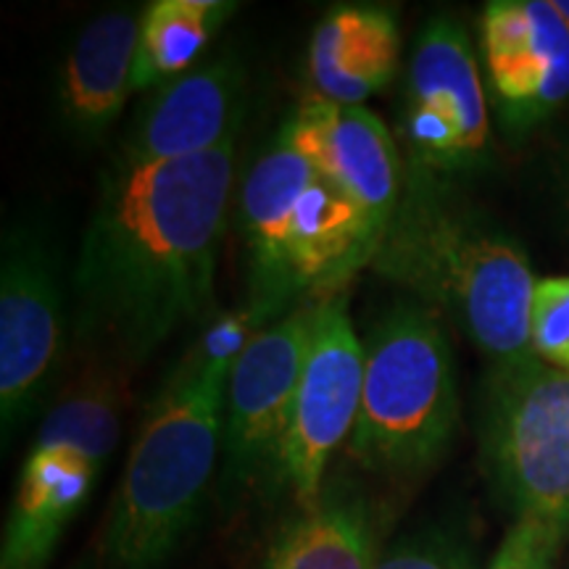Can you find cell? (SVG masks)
Returning a JSON list of instances; mask_svg holds the SVG:
<instances>
[{
	"instance_id": "cell-16",
	"label": "cell",
	"mask_w": 569,
	"mask_h": 569,
	"mask_svg": "<svg viewBox=\"0 0 569 569\" xmlns=\"http://www.w3.org/2000/svg\"><path fill=\"white\" fill-rule=\"evenodd\" d=\"M382 522V509L359 482L332 478L315 503L280 522L261 569H375Z\"/></svg>"
},
{
	"instance_id": "cell-15",
	"label": "cell",
	"mask_w": 569,
	"mask_h": 569,
	"mask_svg": "<svg viewBox=\"0 0 569 569\" xmlns=\"http://www.w3.org/2000/svg\"><path fill=\"white\" fill-rule=\"evenodd\" d=\"M142 9L111 6L71 34L53 71V113L59 130L77 146L109 138L134 96Z\"/></svg>"
},
{
	"instance_id": "cell-3",
	"label": "cell",
	"mask_w": 569,
	"mask_h": 569,
	"mask_svg": "<svg viewBox=\"0 0 569 569\" xmlns=\"http://www.w3.org/2000/svg\"><path fill=\"white\" fill-rule=\"evenodd\" d=\"M369 267L465 336L490 367L536 359L530 256L451 177L403 163L401 198Z\"/></svg>"
},
{
	"instance_id": "cell-1",
	"label": "cell",
	"mask_w": 569,
	"mask_h": 569,
	"mask_svg": "<svg viewBox=\"0 0 569 569\" xmlns=\"http://www.w3.org/2000/svg\"><path fill=\"white\" fill-rule=\"evenodd\" d=\"M238 140L184 161H109L69 269L71 348L127 372L217 309Z\"/></svg>"
},
{
	"instance_id": "cell-23",
	"label": "cell",
	"mask_w": 569,
	"mask_h": 569,
	"mask_svg": "<svg viewBox=\"0 0 569 569\" xmlns=\"http://www.w3.org/2000/svg\"><path fill=\"white\" fill-rule=\"evenodd\" d=\"M553 6H557V11H559V17L567 21V27H569V0H553Z\"/></svg>"
},
{
	"instance_id": "cell-10",
	"label": "cell",
	"mask_w": 569,
	"mask_h": 569,
	"mask_svg": "<svg viewBox=\"0 0 569 569\" xmlns=\"http://www.w3.org/2000/svg\"><path fill=\"white\" fill-rule=\"evenodd\" d=\"M315 303L259 330L234 356L224 393L219 501L238 503L256 490H277Z\"/></svg>"
},
{
	"instance_id": "cell-22",
	"label": "cell",
	"mask_w": 569,
	"mask_h": 569,
	"mask_svg": "<svg viewBox=\"0 0 569 569\" xmlns=\"http://www.w3.org/2000/svg\"><path fill=\"white\" fill-rule=\"evenodd\" d=\"M549 190L561 222H565L569 230V132L565 134V140L553 148L549 159Z\"/></svg>"
},
{
	"instance_id": "cell-5",
	"label": "cell",
	"mask_w": 569,
	"mask_h": 569,
	"mask_svg": "<svg viewBox=\"0 0 569 569\" xmlns=\"http://www.w3.org/2000/svg\"><path fill=\"white\" fill-rule=\"evenodd\" d=\"M461 417L451 332L401 298L365 338V388L348 451L365 469L411 482L453 443Z\"/></svg>"
},
{
	"instance_id": "cell-19",
	"label": "cell",
	"mask_w": 569,
	"mask_h": 569,
	"mask_svg": "<svg viewBox=\"0 0 569 569\" xmlns=\"http://www.w3.org/2000/svg\"><path fill=\"white\" fill-rule=\"evenodd\" d=\"M375 569H480L472 546L448 525H425L382 549Z\"/></svg>"
},
{
	"instance_id": "cell-7",
	"label": "cell",
	"mask_w": 569,
	"mask_h": 569,
	"mask_svg": "<svg viewBox=\"0 0 569 569\" xmlns=\"http://www.w3.org/2000/svg\"><path fill=\"white\" fill-rule=\"evenodd\" d=\"M71 293L51 224L13 217L0 238V436L3 451L42 419L67 380Z\"/></svg>"
},
{
	"instance_id": "cell-13",
	"label": "cell",
	"mask_w": 569,
	"mask_h": 569,
	"mask_svg": "<svg viewBox=\"0 0 569 569\" xmlns=\"http://www.w3.org/2000/svg\"><path fill=\"white\" fill-rule=\"evenodd\" d=\"M248 67L232 46L206 53L177 80L140 96L111 161L127 167L184 161L240 138Z\"/></svg>"
},
{
	"instance_id": "cell-17",
	"label": "cell",
	"mask_w": 569,
	"mask_h": 569,
	"mask_svg": "<svg viewBox=\"0 0 569 569\" xmlns=\"http://www.w3.org/2000/svg\"><path fill=\"white\" fill-rule=\"evenodd\" d=\"M401 61L398 13L386 6H338L315 27L306 53L311 96L361 106L388 88Z\"/></svg>"
},
{
	"instance_id": "cell-4",
	"label": "cell",
	"mask_w": 569,
	"mask_h": 569,
	"mask_svg": "<svg viewBox=\"0 0 569 569\" xmlns=\"http://www.w3.org/2000/svg\"><path fill=\"white\" fill-rule=\"evenodd\" d=\"M246 248L243 309L264 330L298 306L343 293L348 280L372 264L380 234L282 138L246 169L238 193Z\"/></svg>"
},
{
	"instance_id": "cell-12",
	"label": "cell",
	"mask_w": 569,
	"mask_h": 569,
	"mask_svg": "<svg viewBox=\"0 0 569 569\" xmlns=\"http://www.w3.org/2000/svg\"><path fill=\"white\" fill-rule=\"evenodd\" d=\"M490 113L522 140L569 103V27L553 0H493L480 17Z\"/></svg>"
},
{
	"instance_id": "cell-6",
	"label": "cell",
	"mask_w": 569,
	"mask_h": 569,
	"mask_svg": "<svg viewBox=\"0 0 569 569\" xmlns=\"http://www.w3.org/2000/svg\"><path fill=\"white\" fill-rule=\"evenodd\" d=\"M130 375L103 361H80L77 372L67 375L21 465L0 569H46L53 559L122 438L132 403Z\"/></svg>"
},
{
	"instance_id": "cell-9",
	"label": "cell",
	"mask_w": 569,
	"mask_h": 569,
	"mask_svg": "<svg viewBox=\"0 0 569 569\" xmlns=\"http://www.w3.org/2000/svg\"><path fill=\"white\" fill-rule=\"evenodd\" d=\"M396 140L403 163L457 180L490 159V101L465 24L436 17L417 34L403 71Z\"/></svg>"
},
{
	"instance_id": "cell-20",
	"label": "cell",
	"mask_w": 569,
	"mask_h": 569,
	"mask_svg": "<svg viewBox=\"0 0 569 569\" xmlns=\"http://www.w3.org/2000/svg\"><path fill=\"white\" fill-rule=\"evenodd\" d=\"M530 346L536 359L569 372V274L536 282L530 303Z\"/></svg>"
},
{
	"instance_id": "cell-24",
	"label": "cell",
	"mask_w": 569,
	"mask_h": 569,
	"mask_svg": "<svg viewBox=\"0 0 569 569\" xmlns=\"http://www.w3.org/2000/svg\"><path fill=\"white\" fill-rule=\"evenodd\" d=\"M71 569H88V565H80V567H71Z\"/></svg>"
},
{
	"instance_id": "cell-2",
	"label": "cell",
	"mask_w": 569,
	"mask_h": 569,
	"mask_svg": "<svg viewBox=\"0 0 569 569\" xmlns=\"http://www.w3.org/2000/svg\"><path fill=\"white\" fill-rule=\"evenodd\" d=\"M256 332L246 309L213 319L142 411L98 540L101 569H163L196 530L222 472L227 377Z\"/></svg>"
},
{
	"instance_id": "cell-8",
	"label": "cell",
	"mask_w": 569,
	"mask_h": 569,
	"mask_svg": "<svg viewBox=\"0 0 569 569\" xmlns=\"http://www.w3.org/2000/svg\"><path fill=\"white\" fill-rule=\"evenodd\" d=\"M480 451L498 498L517 519L569 528V372L540 359L490 367Z\"/></svg>"
},
{
	"instance_id": "cell-21",
	"label": "cell",
	"mask_w": 569,
	"mask_h": 569,
	"mask_svg": "<svg viewBox=\"0 0 569 569\" xmlns=\"http://www.w3.org/2000/svg\"><path fill=\"white\" fill-rule=\"evenodd\" d=\"M567 532L546 519H517L488 569H553Z\"/></svg>"
},
{
	"instance_id": "cell-18",
	"label": "cell",
	"mask_w": 569,
	"mask_h": 569,
	"mask_svg": "<svg viewBox=\"0 0 569 569\" xmlns=\"http://www.w3.org/2000/svg\"><path fill=\"white\" fill-rule=\"evenodd\" d=\"M232 0H153L142 9L134 96H148L196 67L234 17Z\"/></svg>"
},
{
	"instance_id": "cell-14",
	"label": "cell",
	"mask_w": 569,
	"mask_h": 569,
	"mask_svg": "<svg viewBox=\"0 0 569 569\" xmlns=\"http://www.w3.org/2000/svg\"><path fill=\"white\" fill-rule=\"evenodd\" d=\"M280 134L382 238L403 188V153L388 124L367 106L306 96L280 124Z\"/></svg>"
},
{
	"instance_id": "cell-11",
	"label": "cell",
	"mask_w": 569,
	"mask_h": 569,
	"mask_svg": "<svg viewBox=\"0 0 569 569\" xmlns=\"http://www.w3.org/2000/svg\"><path fill=\"white\" fill-rule=\"evenodd\" d=\"M365 388V340L348 315V296L332 293L315 303V322L298 377L293 419L280 461L277 490H288L296 507L322 493L327 467L351 440Z\"/></svg>"
}]
</instances>
